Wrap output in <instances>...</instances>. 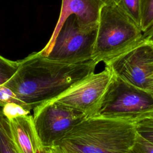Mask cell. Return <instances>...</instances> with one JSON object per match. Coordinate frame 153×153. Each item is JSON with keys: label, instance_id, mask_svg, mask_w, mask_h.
Listing matches in <instances>:
<instances>
[{"label": "cell", "instance_id": "1", "mask_svg": "<svg viewBox=\"0 0 153 153\" xmlns=\"http://www.w3.org/2000/svg\"><path fill=\"white\" fill-rule=\"evenodd\" d=\"M96 65L93 60L78 65L62 63L35 52L19 62L16 72L4 85L30 111L94 73Z\"/></svg>", "mask_w": 153, "mask_h": 153}, {"label": "cell", "instance_id": "2", "mask_svg": "<svg viewBox=\"0 0 153 153\" xmlns=\"http://www.w3.org/2000/svg\"><path fill=\"white\" fill-rule=\"evenodd\" d=\"M136 136L134 123L93 117L76 125L53 147L60 153H128Z\"/></svg>", "mask_w": 153, "mask_h": 153}, {"label": "cell", "instance_id": "3", "mask_svg": "<svg viewBox=\"0 0 153 153\" xmlns=\"http://www.w3.org/2000/svg\"><path fill=\"white\" fill-rule=\"evenodd\" d=\"M142 39L140 29L117 4H105L99 14L92 60L105 64Z\"/></svg>", "mask_w": 153, "mask_h": 153}, {"label": "cell", "instance_id": "4", "mask_svg": "<svg viewBox=\"0 0 153 153\" xmlns=\"http://www.w3.org/2000/svg\"><path fill=\"white\" fill-rule=\"evenodd\" d=\"M153 115V94L113 75L94 117L136 123Z\"/></svg>", "mask_w": 153, "mask_h": 153}, {"label": "cell", "instance_id": "5", "mask_svg": "<svg viewBox=\"0 0 153 153\" xmlns=\"http://www.w3.org/2000/svg\"><path fill=\"white\" fill-rule=\"evenodd\" d=\"M97 27L83 28L75 16L69 17L60 29L46 58L50 60L78 65L92 60Z\"/></svg>", "mask_w": 153, "mask_h": 153}, {"label": "cell", "instance_id": "6", "mask_svg": "<svg viewBox=\"0 0 153 153\" xmlns=\"http://www.w3.org/2000/svg\"><path fill=\"white\" fill-rule=\"evenodd\" d=\"M112 74L124 82L153 94V44L142 39L105 63Z\"/></svg>", "mask_w": 153, "mask_h": 153}, {"label": "cell", "instance_id": "7", "mask_svg": "<svg viewBox=\"0 0 153 153\" xmlns=\"http://www.w3.org/2000/svg\"><path fill=\"white\" fill-rule=\"evenodd\" d=\"M32 116L36 131L44 148L53 147L86 118L81 112L54 100L35 108Z\"/></svg>", "mask_w": 153, "mask_h": 153}, {"label": "cell", "instance_id": "8", "mask_svg": "<svg viewBox=\"0 0 153 153\" xmlns=\"http://www.w3.org/2000/svg\"><path fill=\"white\" fill-rule=\"evenodd\" d=\"M105 66L99 73H93L54 100L83 113L86 118L94 117L112 78Z\"/></svg>", "mask_w": 153, "mask_h": 153}, {"label": "cell", "instance_id": "9", "mask_svg": "<svg viewBox=\"0 0 153 153\" xmlns=\"http://www.w3.org/2000/svg\"><path fill=\"white\" fill-rule=\"evenodd\" d=\"M105 4L100 0H62L59 17L51 38L39 53L45 57L49 53L54 41L66 20L71 16L76 17L83 28L97 27L99 14Z\"/></svg>", "mask_w": 153, "mask_h": 153}, {"label": "cell", "instance_id": "10", "mask_svg": "<svg viewBox=\"0 0 153 153\" xmlns=\"http://www.w3.org/2000/svg\"><path fill=\"white\" fill-rule=\"evenodd\" d=\"M8 120L12 139L19 153H44L32 115L17 116Z\"/></svg>", "mask_w": 153, "mask_h": 153}, {"label": "cell", "instance_id": "11", "mask_svg": "<svg viewBox=\"0 0 153 153\" xmlns=\"http://www.w3.org/2000/svg\"><path fill=\"white\" fill-rule=\"evenodd\" d=\"M0 153H19L12 139L8 118L0 110Z\"/></svg>", "mask_w": 153, "mask_h": 153}, {"label": "cell", "instance_id": "12", "mask_svg": "<svg viewBox=\"0 0 153 153\" xmlns=\"http://www.w3.org/2000/svg\"><path fill=\"white\" fill-rule=\"evenodd\" d=\"M117 4L136 26L140 29L141 0H118Z\"/></svg>", "mask_w": 153, "mask_h": 153}, {"label": "cell", "instance_id": "13", "mask_svg": "<svg viewBox=\"0 0 153 153\" xmlns=\"http://www.w3.org/2000/svg\"><path fill=\"white\" fill-rule=\"evenodd\" d=\"M19 62L8 60L0 56V86L4 85L15 74Z\"/></svg>", "mask_w": 153, "mask_h": 153}, {"label": "cell", "instance_id": "14", "mask_svg": "<svg viewBox=\"0 0 153 153\" xmlns=\"http://www.w3.org/2000/svg\"><path fill=\"white\" fill-rule=\"evenodd\" d=\"M153 26V0H141V30L143 33Z\"/></svg>", "mask_w": 153, "mask_h": 153}, {"label": "cell", "instance_id": "15", "mask_svg": "<svg viewBox=\"0 0 153 153\" xmlns=\"http://www.w3.org/2000/svg\"><path fill=\"white\" fill-rule=\"evenodd\" d=\"M135 127L139 136L153 144V115L137 121Z\"/></svg>", "mask_w": 153, "mask_h": 153}, {"label": "cell", "instance_id": "16", "mask_svg": "<svg viewBox=\"0 0 153 153\" xmlns=\"http://www.w3.org/2000/svg\"><path fill=\"white\" fill-rule=\"evenodd\" d=\"M9 103L19 105L24 108L25 109L29 111L27 106L18 99V97L11 89L4 85H1L0 86V106L4 107Z\"/></svg>", "mask_w": 153, "mask_h": 153}, {"label": "cell", "instance_id": "17", "mask_svg": "<svg viewBox=\"0 0 153 153\" xmlns=\"http://www.w3.org/2000/svg\"><path fill=\"white\" fill-rule=\"evenodd\" d=\"M2 111L8 119L12 117L29 115L30 114L29 111H27L22 106L14 103H9L3 107Z\"/></svg>", "mask_w": 153, "mask_h": 153}, {"label": "cell", "instance_id": "18", "mask_svg": "<svg viewBox=\"0 0 153 153\" xmlns=\"http://www.w3.org/2000/svg\"><path fill=\"white\" fill-rule=\"evenodd\" d=\"M132 149L136 153H153V144L137 133L136 141Z\"/></svg>", "mask_w": 153, "mask_h": 153}, {"label": "cell", "instance_id": "19", "mask_svg": "<svg viewBox=\"0 0 153 153\" xmlns=\"http://www.w3.org/2000/svg\"><path fill=\"white\" fill-rule=\"evenodd\" d=\"M44 153H60L56 148L50 147V148H44Z\"/></svg>", "mask_w": 153, "mask_h": 153}, {"label": "cell", "instance_id": "20", "mask_svg": "<svg viewBox=\"0 0 153 153\" xmlns=\"http://www.w3.org/2000/svg\"><path fill=\"white\" fill-rule=\"evenodd\" d=\"M105 4H117L118 1V0H100Z\"/></svg>", "mask_w": 153, "mask_h": 153}, {"label": "cell", "instance_id": "21", "mask_svg": "<svg viewBox=\"0 0 153 153\" xmlns=\"http://www.w3.org/2000/svg\"><path fill=\"white\" fill-rule=\"evenodd\" d=\"M128 153H136V152H135L133 149H131V150Z\"/></svg>", "mask_w": 153, "mask_h": 153}, {"label": "cell", "instance_id": "22", "mask_svg": "<svg viewBox=\"0 0 153 153\" xmlns=\"http://www.w3.org/2000/svg\"><path fill=\"white\" fill-rule=\"evenodd\" d=\"M152 44H153V42H152Z\"/></svg>", "mask_w": 153, "mask_h": 153}]
</instances>
